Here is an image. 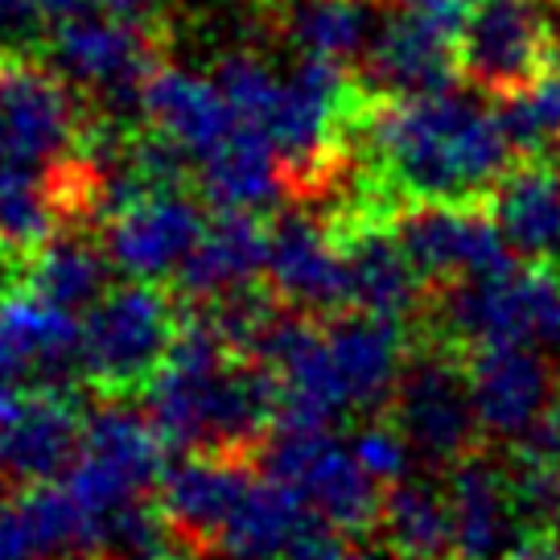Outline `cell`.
Returning a JSON list of instances; mask_svg holds the SVG:
<instances>
[{"label": "cell", "instance_id": "21", "mask_svg": "<svg viewBox=\"0 0 560 560\" xmlns=\"http://www.w3.org/2000/svg\"><path fill=\"white\" fill-rule=\"evenodd\" d=\"M499 228L520 260H557L560 252V149L524 153L487 194Z\"/></svg>", "mask_w": 560, "mask_h": 560}, {"label": "cell", "instance_id": "26", "mask_svg": "<svg viewBox=\"0 0 560 560\" xmlns=\"http://www.w3.org/2000/svg\"><path fill=\"white\" fill-rule=\"evenodd\" d=\"M380 4L371 0H284L277 9V34H284L298 54L330 62H363L380 34Z\"/></svg>", "mask_w": 560, "mask_h": 560}, {"label": "cell", "instance_id": "29", "mask_svg": "<svg viewBox=\"0 0 560 560\" xmlns=\"http://www.w3.org/2000/svg\"><path fill=\"white\" fill-rule=\"evenodd\" d=\"M350 450L354 457L363 462V470L375 478V482H384V487H396L408 478V462H412V445L408 438L400 433V424L387 417H368L359 429H354V438H350Z\"/></svg>", "mask_w": 560, "mask_h": 560}, {"label": "cell", "instance_id": "20", "mask_svg": "<svg viewBox=\"0 0 560 560\" xmlns=\"http://www.w3.org/2000/svg\"><path fill=\"white\" fill-rule=\"evenodd\" d=\"M144 124L177 140L194 161L210 158L219 144H228L240 128V112L231 107L214 74H194L161 62L144 83Z\"/></svg>", "mask_w": 560, "mask_h": 560}, {"label": "cell", "instance_id": "15", "mask_svg": "<svg viewBox=\"0 0 560 560\" xmlns=\"http://www.w3.org/2000/svg\"><path fill=\"white\" fill-rule=\"evenodd\" d=\"M83 387H34L9 424H0V482H62L83 454Z\"/></svg>", "mask_w": 560, "mask_h": 560}, {"label": "cell", "instance_id": "35", "mask_svg": "<svg viewBox=\"0 0 560 560\" xmlns=\"http://www.w3.org/2000/svg\"><path fill=\"white\" fill-rule=\"evenodd\" d=\"M499 560H560V536H532Z\"/></svg>", "mask_w": 560, "mask_h": 560}, {"label": "cell", "instance_id": "17", "mask_svg": "<svg viewBox=\"0 0 560 560\" xmlns=\"http://www.w3.org/2000/svg\"><path fill=\"white\" fill-rule=\"evenodd\" d=\"M454 508L457 560H499L527 540L511 490V454H490V441L445 470Z\"/></svg>", "mask_w": 560, "mask_h": 560}, {"label": "cell", "instance_id": "18", "mask_svg": "<svg viewBox=\"0 0 560 560\" xmlns=\"http://www.w3.org/2000/svg\"><path fill=\"white\" fill-rule=\"evenodd\" d=\"M334 368L342 375V387L350 396V408L359 417H380L392 404L396 380L408 363V326L396 317H380L368 310H342L326 317Z\"/></svg>", "mask_w": 560, "mask_h": 560}, {"label": "cell", "instance_id": "4", "mask_svg": "<svg viewBox=\"0 0 560 560\" xmlns=\"http://www.w3.org/2000/svg\"><path fill=\"white\" fill-rule=\"evenodd\" d=\"M174 289L128 277L83 314V387L91 396L140 400L177 334Z\"/></svg>", "mask_w": 560, "mask_h": 560}, {"label": "cell", "instance_id": "33", "mask_svg": "<svg viewBox=\"0 0 560 560\" xmlns=\"http://www.w3.org/2000/svg\"><path fill=\"white\" fill-rule=\"evenodd\" d=\"M95 9H107V13H116V18H132V21H144V25H158V13L165 0H91Z\"/></svg>", "mask_w": 560, "mask_h": 560}, {"label": "cell", "instance_id": "28", "mask_svg": "<svg viewBox=\"0 0 560 560\" xmlns=\"http://www.w3.org/2000/svg\"><path fill=\"white\" fill-rule=\"evenodd\" d=\"M214 83L223 88L231 107L240 112V120L264 128L280 100V83L284 79L256 50H228L219 58V67H214Z\"/></svg>", "mask_w": 560, "mask_h": 560}, {"label": "cell", "instance_id": "30", "mask_svg": "<svg viewBox=\"0 0 560 560\" xmlns=\"http://www.w3.org/2000/svg\"><path fill=\"white\" fill-rule=\"evenodd\" d=\"M289 560H371V557L359 552L354 536L338 532V527L326 524V520H314V524L305 527V536L293 544Z\"/></svg>", "mask_w": 560, "mask_h": 560}, {"label": "cell", "instance_id": "10", "mask_svg": "<svg viewBox=\"0 0 560 560\" xmlns=\"http://www.w3.org/2000/svg\"><path fill=\"white\" fill-rule=\"evenodd\" d=\"M392 231L400 235L408 260L417 264L429 293L441 284L482 277L520 260L499 228L487 198H433L400 202L392 210Z\"/></svg>", "mask_w": 560, "mask_h": 560}, {"label": "cell", "instance_id": "12", "mask_svg": "<svg viewBox=\"0 0 560 560\" xmlns=\"http://www.w3.org/2000/svg\"><path fill=\"white\" fill-rule=\"evenodd\" d=\"M457 34L450 21L400 4L380 21V34L363 54V88L380 100H408L450 91L462 74L457 62Z\"/></svg>", "mask_w": 560, "mask_h": 560}, {"label": "cell", "instance_id": "8", "mask_svg": "<svg viewBox=\"0 0 560 560\" xmlns=\"http://www.w3.org/2000/svg\"><path fill=\"white\" fill-rule=\"evenodd\" d=\"M256 466L280 482H293L310 499V508L338 532H347V536L375 532L387 487L363 470L350 441H338L334 429L277 424L264 441Z\"/></svg>", "mask_w": 560, "mask_h": 560}, {"label": "cell", "instance_id": "36", "mask_svg": "<svg viewBox=\"0 0 560 560\" xmlns=\"http://www.w3.org/2000/svg\"><path fill=\"white\" fill-rule=\"evenodd\" d=\"M34 4V13L42 21H50V25H58V21L67 18H79V13H88V0H30Z\"/></svg>", "mask_w": 560, "mask_h": 560}, {"label": "cell", "instance_id": "13", "mask_svg": "<svg viewBox=\"0 0 560 560\" xmlns=\"http://www.w3.org/2000/svg\"><path fill=\"white\" fill-rule=\"evenodd\" d=\"M260 466L247 457H219V454H190L161 474L158 508L170 524L177 548L194 557L214 560L223 527L240 508L247 487L256 482Z\"/></svg>", "mask_w": 560, "mask_h": 560}, {"label": "cell", "instance_id": "37", "mask_svg": "<svg viewBox=\"0 0 560 560\" xmlns=\"http://www.w3.org/2000/svg\"><path fill=\"white\" fill-rule=\"evenodd\" d=\"M161 560H207V557H194V552H186V548H177V552H165Z\"/></svg>", "mask_w": 560, "mask_h": 560}, {"label": "cell", "instance_id": "3", "mask_svg": "<svg viewBox=\"0 0 560 560\" xmlns=\"http://www.w3.org/2000/svg\"><path fill=\"white\" fill-rule=\"evenodd\" d=\"M42 58L79 95H91V116L116 124H144V83L161 67L153 25L116 18L107 9L58 21Z\"/></svg>", "mask_w": 560, "mask_h": 560}, {"label": "cell", "instance_id": "7", "mask_svg": "<svg viewBox=\"0 0 560 560\" xmlns=\"http://www.w3.org/2000/svg\"><path fill=\"white\" fill-rule=\"evenodd\" d=\"M83 95L30 50L0 54V158L54 174L88 132Z\"/></svg>", "mask_w": 560, "mask_h": 560}, {"label": "cell", "instance_id": "31", "mask_svg": "<svg viewBox=\"0 0 560 560\" xmlns=\"http://www.w3.org/2000/svg\"><path fill=\"white\" fill-rule=\"evenodd\" d=\"M34 387L37 384H34L30 363H25L9 342H0V424H9V420L18 417Z\"/></svg>", "mask_w": 560, "mask_h": 560}, {"label": "cell", "instance_id": "6", "mask_svg": "<svg viewBox=\"0 0 560 560\" xmlns=\"http://www.w3.org/2000/svg\"><path fill=\"white\" fill-rule=\"evenodd\" d=\"M170 445L161 441L149 412L120 396H88L83 412V454L62 478L67 490L88 511V520L112 511L124 499L158 490Z\"/></svg>", "mask_w": 560, "mask_h": 560}, {"label": "cell", "instance_id": "16", "mask_svg": "<svg viewBox=\"0 0 560 560\" xmlns=\"http://www.w3.org/2000/svg\"><path fill=\"white\" fill-rule=\"evenodd\" d=\"M474 404L482 433L494 445H515L527 429L557 404L560 375L548 363V350L536 347H478L466 350Z\"/></svg>", "mask_w": 560, "mask_h": 560}, {"label": "cell", "instance_id": "39", "mask_svg": "<svg viewBox=\"0 0 560 560\" xmlns=\"http://www.w3.org/2000/svg\"><path fill=\"white\" fill-rule=\"evenodd\" d=\"M552 268H557V272H560V252H557V260H552Z\"/></svg>", "mask_w": 560, "mask_h": 560}, {"label": "cell", "instance_id": "9", "mask_svg": "<svg viewBox=\"0 0 560 560\" xmlns=\"http://www.w3.org/2000/svg\"><path fill=\"white\" fill-rule=\"evenodd\" d=\"M557 50L560 37L544 0H474L457 34L462 79L494 100L532 88Z\"/></svg>", "mask_w": 560, "mask_h": 560}, {"label": "cell", "instance_id": "11", "mask_svg": "<svg viewBox=\"0 0 560 560\" xmlns=\"http://www.w3.org/2000/svg\"><path fill=\"white\" fill-rule=\"evenodd\" d=\"M268 289L289 310L330 317L350 310V268L334 219L310 202L284 207L268 223Z\"/></svg>", "mask_w": 560, "mask_h": 560}, {"label": "cell", "instance_id": "40", "mask_svg": "<svg viewBox=\"0 0 560 560\" xmlns=\"http://www.w3.org/2000/svg\"><path fill=\"white\" fill-rule=\"evenodd\" d=\"M371 4H384V0H371Z\"/></svg>", "mask_w": 560, "mask_h": 560}, {"label": "cell", "instance_id": "22", "mask_svg": "<svg viewBox=\"0 0 560 560\" xmlns=\"http://www.w3.org/2000/svg\"><path fill=\"white\" fill-rule=\"evenodd\" d=\"M289 177L272 137L260 124H240L228 144L198 161V194L210 210H277Z\"/></svg>", "mask_w": 560, "mask_h": 560}, {"label": "cell", "instance_id": "34", "mask_svg": "<svg viewBox=\"0 0 560 560\" xmlns=\"http://www.w3.org/2000/svg\"><path fill=\"white\" fill-rule=\"evenodd\" d=\"M400 4H408V9H420V13H433V18L450 21L454 30H462V21H466V13H470L474 0H400Z\"/></svg>", "mask_w": 560, "mask_h": 560}, {"label": "cell", "instance_id": "38", "mask_svg": "<svg viewBox=\"0 0 560 560\" xmlns=\"http://www.w3.org/2000/svg\"><path fill=\"white\" fill-rule=\"evenodd\" d=\"M247 4H260V9H272V13H277L284 0H247Z\"/></svg>", "mask_w": 560, "mask_h": 560}, {"label": "cell", "instance_id": "5", "mask_svg": "<svg viewBox=\"0 0 560 560\" xmlns=\"http://www.w3.org/2000/svg\"><path fill=\"white\" fill-rule=\"evenodd\" d=\"M387 417L400 424L408 445L438 470H450L478 445H487L466 354L433 338H424V347L408 350Z\"/></svg>", "mask_w": 560, "mask_h": 560}, {"label": "cell", "instance_id": "27", "mask_svg": "<svg viewBox=\"0 0 560 560\" xmlns=\"http://www.w3.org/2000/svg\"><path fill=\"white\" fill-rule=\"evenodd\" d=\"M58 228L62 223L54 207L50 174L0 158V240L21 252H37Z\"/></svg>", "mask_w": 560, "mask_h": 560}, {"label": "cell", "instance_id": "19", "mask_svg": "<svg viewBox=\"0 0 560 560\" xmlns=\"http://www.w3.org/2000/svg\"><path fill=\"white\" fill-rule=\"evenodd\" d=\"M264 268H268V223L260 214L210 210L202 240L170 277V289L177 301H210L264 280Z\"/></svg>", "mask_w": 560, "mask_h": 560}, {"label": "cell", "instance_id": "14", "mask_svg": "<svg viewBox=\"0 0 560 560\" xmlns=\"http://www.w3.org/2000/svg\"><path fill=\"white\" fill-rule=\"evenodd\" d=\"M207 223L210 207L202 194L158 190L112 214L104 223V244L116 272L137 280H165L194 252Z\"/></svg>", "mask_w": 560, "mask_h": 560}, {"label": "cell", "instance_id": "1", "mask_svg": "<svg viewBox=\"0 0 560 560\" xmlns=\"http://www.w3.org/2000/svg\"><path fill=\"white\" fill-rule=\"evenodd\" d=\"M350 132L363 137L371 158L363 194L387 210L433 198H487L515 158L499 107L454 88L408 100L368 91Z\"/></svg>", "mask_w": 560, "mask_h": 560}, {"label": "cell", "instance_id": "24", "mask_svg": "<svg viewBox=\"0 0 560 560\" xmlns=\"http://www.w3.org/2000/svg\"><path fill=\"white\" fill-rule=\"evenodd\" d=\"M112 256L104 244V228H79V223H62L46 244L30 256L25 268V284L37 289L42 298L62 305L70 314H88L95 301L104 298L112 280Z\"/></svg>", "mask_w": 560, "mask_h": 560}, {"label": "cell", "instance_id": "2", "mask_svg": "<svg viewBox=\"0 0 560 560\" xmlns=\"http://www.w3.org/2000/svg\"><path fill=\"white\" fill-rule=\"evenodd\" d=\"M420 326L454 350L536 347L560 350V272L548 260H511L482 277L429 293Z\"/></svg>", "mask_w": 560, "mask_h": 560}, {"label": "cell", "instance_id": "32", "mask_svg": "<svg viewBox=\"0 0 560 560\" xmlns=\"http://www.w3.org/2000/svg\"><path fill=\"white\" fill-rule=\"evenodd\" d=\"M42 25L30 0H0V50H30V37Z\"/></svg>", "mask_w": 560, "mask_h": 560}, {"label": "cell", "instance_id": "25", "mask_svg": "<svg viewBox=\"0 0 560 560\" xmlns=\"http://www.w3.org/2000/svg\"><path fill=\"white\" fill-rule=\"evenodd\" d=\"M375 540L392 560H457L454 508L445 482L404 478L384 490Z\"/></svg>", "mask_w": 560, "mask_h": 560}, {"label": "cell", "instance_id": "23", "mask_svg": "<svg viewBox=\"0 0 560 560\" xmlns=\"http://www.w3.org/2000/svg\"><path fill=\"white\" fill-rule=\"evenodd\" d=\"M322 520L310 499L293 482H280L272 474H256L240 508L223 527V540L214 560H289L293 544L305 536V527Z\"/></svg>", "mask_w": 560, "mask_h": 560}, {"label": "cell", "instance_id": "41", "mask_svg": "<svg viewBox=\"0 0 560 560\" xmlns=\"http://www.w3.org/2000/svg\"><path fill=\"white\" fill-rule=\"evenodd\" d=\"M557 470H560V462H557Z\"/></svg>", "mask_w": 560, "mask_h": 560}, {"label": "cell", "instance_id": "42", "mask_svg": "<svg viewBox=\"0 0 560 560\" xmlns=\"http://www.w3.org/2000/svg\"><path fill=\"white\" fill-rule=\"evenodd\" d=\"M0 54H4V50H0Z\"/></svg>", "mask_w": 560, "mask_h": 560}]
</instances>
